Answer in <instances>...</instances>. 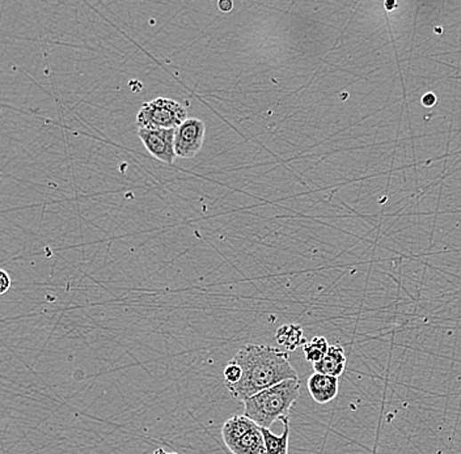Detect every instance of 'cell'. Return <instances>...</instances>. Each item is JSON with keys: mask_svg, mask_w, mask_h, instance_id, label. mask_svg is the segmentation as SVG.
I'll list each match as a JSON object with an SVG mask.
<instances>
[{"mask_svg": "<svg viewBox=\"0 0 461 454\" xmlns=\"http://www.w3.org/2000/svg\"><path fill=\"white\" fill-rule=\"evenodd\" d=\"M139 138L146 146L147 151L158 160L172 164L174 161V134L176 129H139Z\"/></svg>", "mask_w": 461, "mask_h": 454, "instance_id": "obj_6", "label": "cell"}, {"mask_svg": "<svg viewBox=\"0 0 461 454\" xmlns=\"http://www.w3.org/2000/svg\"><path fill=\"white\" fill-rule=\"evenodd\" d=\"M300 394L299 380H286L244 401V415L261 428H269L287 417Z\"/></svg>", "mask_w": 461, "mask_h": 454, "instance_id": "obj_2", "label": "cell"}, {"mask_svg": "<svg viewBox=\"0 0 461 454\" xmlns=\"http://www.w3.org/2000/svg\"><path fill=\"white\" fill-rule=\"evenodd\" d=\"M276 341L280 347L286 348L287 351H295L304 344L303 328L295 324L280 326L276 333Z\"/></svg>", "mask_w": 461, "mask_h": 454, "instance_id": "obj_10", "label": "cell"}, {"mask_svg": "<svg viewBox=\"0 0 461 454\" xmlns=\"http://www.w3.org/2000/svg\"><path fill=\"white\" fill-rule=\"evenodd\" d=\"M435 102H437V97H435L434 93H426L425 94L424 99H422V104L427 108L434 107Z\"/></svg>", "mask_w": 461, "mask_h": 454, "instance_id": "obj_14", "label": "cell"}, {"mask_svg": "<svg viewBox=\"0 0 461 454\" xmlns=\"http://www.w3.org/2000/svg\"><path fill=\"white\" fill-rule=\"evenodd\" d=\"M308 392L315 402L325 405L338 394V377L313 373L307 381Z\"/></svg>", "mask_w": 461, "mask_h": 454, "instance_id": "obj_7", "label": "cell"}, {"mask_svg": "<svg viewBox=\"0 0 461 454\" xmlns=\"http://www.w3.org/2000/svg\"><path fill=\"white\" fill-rule=\"evenodd\" d=\"M11 286H12V280H11L10 275L4 270L0 269V296L7 294Z\"/></svg>", "mask_w": 461, "mask_h": 454, "instance_id": "obj_13", "label": "cell"}, {"mask_svg": "<svg viewBox=\"0 0 461 454\" xmlns=\"http://www.w3.org/2000/svg\"><path fill=\"white\" fill-rule=\"evenodd\" d=\"M205 139V124L199 119H186L174 134V152L182 158H194L201 151Z\"/></svg>", "mask_w": 461, "mask_h": 454, "instance_id": "obj_5", "label": "cell"}, {"mask_svg": "<svg viewBox=\"0 0 461 454\" xmlns=\"http://www.w3.org/2000/svg\"><path fill=\"white\" fill-rule=\"evenodd\" d=\"M224 444L232 454H265L263 428L246 415H233L222 428Z\"/></svg>", "mask_w": 461, "mask_h": 454, "instance_id": "obj_3", "label": "cell"}, {"mask_svg": "<svg viewBox=\"0 0 461 454\" xmlns=\"http://www.w3.org/2000/svg\"><path fill=\"white\" fill-rule=\"evenodd\" d=\"M223 376L224 381H226L227 388H229V386L236 385V384L241 380L243 370H241L240 366H239L236 361H230V363L224 367Z\"/></svg>", "mask_w": 461, "mask_h": 454, "instance_id": "obj_12", "label": "cell"}, {"mask_svg": "<svg viewBox=\"0 0 461 454\" xmlns=\"http://www.w3.org/2000/svg\"><path fill=\"white\" fill-rule=\"evenodd\" d=\"M186 121V109L174 100L160 99L146 102L139 110V129H177Z\"/></svg>", "mask_w": 461, "mask_h": 454, "instance_id": "obj_4", "label": "cell"}, {"mask_svg": "<svg viewBox=\"0 0 461 454\" xmlns=\"http://www.w3.org/2000/svg\"><path fill=\"white\" fill-rule=\"evenodd\" d=\"M394 5H396V3H385V7L388 8V11H391L392 10V8L394 7Z\"/></svg>", "mask_w": 461, "mask_h": 454, "instance_id": "obj_16", "label": "cell"}, {"mask_svg": "<svg viewBox=\"0 0 461 454\" xmlns=\"http://www.w3.org/2000/svg\"><path fill=\"white\" fill-rule=\"evenodd\" d=\"M329 346L330 345L328 344L327 338L319 336L303 344V353H304L305 359L308 361L315 364L327 355Z\"/></svg>", "mask_w": 461, "mask_h": 454, "instance_id": "obj_11", "label": "cell"}, {"mask_svg": "<svg viewBox=\"0 0 461 454\" xmlns=\"http://www.w3.org/2000/svg\"><path fill=\"white\" fill-rule=\"evenodd\" d=\"M232 361L240 366L243 376L236 385L229 386V390L232 397L240 402L282 381L299 380L287 353L276 347L246 345Z\"/></svg>", "mask_w": 461, "mask_h": 454, "instance_id": "obj_1", "label": "cell"}, {"mask_svg": "<svg viewBox=\"0 0 461 454\" xmlns=\"http://www.w3.org/2000/svg\"><path fill=\"white\" fill-rule=\"evenodd\" d=\"M219 8H221L222 11H224V12H230V11L232 10V3L221 2L219 3Z\"/></svg>", "mask_w": 461, "mask_h": 454, "instance_id": "obj_15", "label": "cell"}, {"mask_svg": "<svg viewBox=\"0 0 461 454\" xmlns=\"http://www.w3.org/2000/svg\"><path fill=\"white\" fill-rule=\"evenodd\" d=\"M285 431L280 436L271 433L269 428H263V440H265V454H288V434H290V419L282 418Z\"/></svg>", "mask_w": 461, "mask_h": 454, "instance_id": "obj_9", "label": "cell"}, {"mask_svg": "<svg viewBox=\"0 0 461 454\" xmlns=\"http://www.w3.org/2000/svg\"><path fill=\"white\" fill-rule=\"evenodd\" d=\"M346 367L345 350L343 347L335 345L329 346L327 355L318 363L313 364V369L316 373L321 375L333 376V377H340Z\"/></svg>", "mask_w": 461, "mask_h": 454, "instance_id": "obj_8", "label": "cell"}]
</instances>
